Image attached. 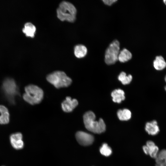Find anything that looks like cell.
<instances>
[{"label":"cell","mask_w":166,"mask_h":166,"mask_svg":"<svg viewBox=\"0 0 166 166\" xmlns=\"http://www.w3.org/2000/svg\"><path fill=\"white\" fill-rule=\"evenodd\" d=\"M83 121L85 128L89 131L96 134L104 132L106 129V125L101 118L95 120L96 116L91 111H89L83 116Z\"/></svg>","instance_id":"1"},{"label":"cell","mask_w":166,"mask_h":166,"mask_svg":"<svg viewBox=\"0 0 166 166\" xmlns=\"http://www.w3.org/2000/svg\"><path fill=\"white\" fill-rule=\"evenodd\" d=\"M77 10L72 3L66 1L62 2L57 10V18L61 21L74 22L76 19Z\"/></svg>","instance_id":"2"},{"label":"cell","mask_w":166,"mask_h":166,"mask_svg":"<svg viewBox=\"0 0 166 166\" xmlns=\"http://www.w3.org/2000/svg\"><path fill=\"white\" fill-rule=\"evenodd\" d=\"M24 90L25 92L22 95L23 99L31 105L40 103L43 98V91L36 85H29L25 87Z\"/></svg>","instance_id":"3"},{"label":"cell","mask_w":166,"mask_h":166,"mask_svg":"<svg viewBox=\"0 0 166 166\" xmlns=\"http://www.w3.org/2000/svg\"><path fill=\"white\" fill-rule=\"evenodd\" d=\"M46 79L56 88L67 87L72 83V80L63 72L56 71L49 74Z\"/></svg>","instance_id":"4"},{"label":"cell","mask_w":166,"mask_h":166,"mask_svg":"<svg viewBox=\"0 0 166 166\" xmlns=\"http://www.w3.org/2000/svg\"><path fill=\"white\" fill-rule=\"evenodd\" d=\"M120 52V43L117 40L113 41L107 49L105 54V61L106 64H114L118 60Z\"/></svg>","instance_id":"5"},{"label":"cell","mask_w":166,"mask_h":166,"mask_svg":"<svg viewBox=\"0 0 166 166\" xmlns=\"http://www.w3.org/2000/svg\"><path fill=\"white\" fill-rule=\"evenodd\" d=\"M75 136L78 142L84 146L91 145L94 140V137L92 135L83 131L77 132Z\"/></svg>","instance_id":"6"},{"label":"cell","mask_w":166,"mask_h":166,"mask_svg":"<svg viewBox=\"0 0 166 166\" xmlns=\"http://www.w3.org/2000/svg\"><path fill=\"white\" fill-rule=\"evenodd\" d=\"M17 86L12 79L7 78L3 82L2 89L5 93L9 96H13L17 92Z\"/></svg>","instance_id":"7"},{"label":"cell","mask_w":166,"mask_h":166,"mask_svg":"<svg viewBox=\"0 0 166 166\" xmlns=\"http://www.w3.org/2000/svg\"><path fill=\"white\" fill-rule=\"evenodd\" d=\"M11 144L12 147L17 150L22 149L24 146L22 134L20 132L13 133L10 137Z\"/></svg>","instance_id":"8"},{"label":"cell","mask_w":166,"mask_h":166,"mask_svg":"<svg viewBox=\"0 0 166 166\" xmlns=\"http://www.w3.org/2000/svg\"><path fill=\"white\" fill-rule=\"evenodd\" d=\"M78 104V102L76 99H72L70 97H67L61 103V107L64 111L70 112L76 107Z\"/></svg>","instance_id":"9"},{"label":"cell","mask_w":166,"mask_h":166,"mask_svg":"<svg viewBox=\"0 0 166 166\" xmlns=\"http://www.w3.org/2000/svg\"><path fill=\"white\" fill-rule=\"evenodd\" d=\"M10 113L7 108L0 104V124H8L10 121Z\"/></svg>","instance_id":"10"},{"label":"cell","mask_w":166,"mask_h":166,"mask_svg":"<svg viewBox=\"0 0 166 166\" xmlns=\"http://www.w3.org/2000/svg\"><path fill=\"white\" fill-rule=\"evenodd\" d=\"M145 130L149 135H157L160 131L157 122L156 120H153L147 122L145 124Z\"/></svg>","instance_id":"11"},{"label":"cell","mask_w":166,"mask_h":166,"mask_svg":"<svg viewBox=\"0 0 166 166\" xmlns=\"http://www.w3.org/2000/svg\"><path fill=\"white\" fill-rule=\"evenodd\" d=\"M36 28L35 26L31 23L28 22L26 23L24 25L22 31L26 36L31 38L34 37L36 32Z\"/></svg>","instance_id":"12"},{"label":"cell","mask_w":166,"mask_h":166,"mask_svg":"<svg viewBox=\"0 0 166 166\" xmlns=\"http://www.w3.org/2000/svg\"><path fill=\"white\" fill-rule=\"evenodd\" d=\"M111 95L113 98V101L115 102L120 103L125 98L124 91L120 89L113 90L112 92Z\"/></svg>","instance_id":"13"},{"label":"cell","mask_w":166,"mask_h":166,"mask_svg":"<svg viewBox=\"0 0 166 166\" xmlns=\"http://www.w3.org/2000/svg\"><path fill=\"white\" fill-rule=\"evenodd\" d=\"M146 145L148 149V155L151 157L155 159L159 151L158 147L151 140L148 141L146 142Z\"/></svg>","instance_id":"14"},{"label":"cell","mask_w":166,"mask_h":166,"mask_svg":"<svg viewBox=\"0 0 166 166\" xmlns=\"http://www.w3.org/2000/svg\"><path fill=\"white\" fill-rule=\"evenodd\" d=\"M87 52L86 47L83 45H77L74 48V55L78 58L84 57L86 55Z\"/></svg>","instance_id":"15"},{"label":"cell","mask_w":166,"mask_h":166,"mask_svg":"<svg viewBox=\"0 0 166 166\" xmlns=\"http://www.w3.org/2000/svg\"><path fill=\"white\" fill-rule=\"evenodd\" d=\"M132 54L131 53L126 49H124L120 51L118 60L121 62H124L131 59Z\"/></svg>","instance_id":"16"},{"label":"cell","mask_w":166,"mask_h":166,"mask_svg":"<svg viewBox=\"0 0 166 166\" xmlns=\"http://www.w3.org/2000/svg\"><path fill=\"white\" fill-rule=\"evenodd\" d=\"M153 65L156 69L161 70L166 67V63L162 56H157L153 61Z\"/></svg>","instance_id":"17"},{"label":"cell","mask_w":166,"mask_h":166,"mask_svg":"<svg viewBox=\"0 0 166 166\" xmlns=\"http://www.w3.org/2000/svg\"><path fill=\"white\" fill-rule=\"evenodd\" d=\"M117 116L121 121H127L130 119L131 113L130 111L127 109H120L117 111Z\"/></svg>","instance_id":"18"},{"label":"cell","mask_w":166,"mask_h":166,"mask_svg":"<svg viewBox=\"0 0 166 166\" xmlns=\"http://www.w3.org/2000/svg\"><path fill=\"white\" fill-rule=\"evenodd\" d=\"M118 79L123 85H125L129 84L131 82L132 79V77L130 74L127 76L125 72H122L119 75Z\"/></svg>","instance_id":"19"},{"label":"cell","mask_w":166,"mask_h":166,"mask_svg":"<svg viewBox=\"0 0 166 166\" xmlns=\"http://www.w3.org/2000/svg\"><path fill=\"white\" fill-rule=\"evenodd\" d=\"M100 153L105 156H110L112 153L111 148L106 143H103L100 148Z\"/></svg>","instance_id":"20"},{"label":"cell","mask_w":166,"mask_h":166,"mask_svg":"<svg viewBox=\"0 0 166 166\" xmlns=\"http://www.w3.org/2000/svg\"><path fill=\"white\" fill-rule=\"evenodd\" d=\"M166 156V150L163 149L158 152L156 157L155 158L156 163H158L162 161H164Z\"/></svg>","instance_id":"21"},{"label":"cell","mask_w":166,"mask_h":166,"mask_svg":"<svg viewBox=\"0 0 166 166\" xmlns=\"http://www.w3.org/2000/svg\"><path fill=\"white\" fill-rule=\"evenodd\" d=\"M104 3L105 5L111 6L113 4L117 1V0H102Z\"/></svg>","instance_id":"22"},{"label":"cell","mask_w":166,"mask_h":166,"mask_svg":"<svg viewBox=\"0 0 166 166\" xmlns=\"http://www.w3.org/2000/svg\"><path fill=\"white\" fill-rule=\"evenodd\" d=\"M143 149L144 153L146 155H148V149L146 145L143 146Z\"/></svg>","instance_id":"23"},{"label":"cell","mask_w":166,"mask_h":166,"mask_svg":"<svg viewBox=\"0 0 166 166\" xmlns=\"http://www.w3.org/2000/svg\"><path fill=\"white\" fill-rule=\"evenodd\" d=\"M156 166H166V163L164 162H161L156 163Z\"/></svg>","instance_id":"24"},{"label":"cell","mask_w":166,"mask_h":166,"mask_svg":"<svg viewBox=\"0 0 166 166\" xmlns=\"http://www.w3.org/2000/svg\"><path fill=\"white\" fill-rule=\"evenodd\" d=\"M164 3L166 5V0H164Z\"/></svg>","instance_id":"25"},{"label":"cell","mask_w":166,"mask_h":166,"mask_svg":"<svg viewBox=\"0 0 166 166\" xmlns=\"http://www.w3.org/2000/svg\"><path fill=\"white\" fill-rule=\"evenodd\" d=\"M164 162H165V163H166V157H165V159H164Z\"/></svg>","instance_id":"26"},{"label":"cell","mask_w":166,"mask_h":166,"mask_svg":"<svg viewBox=\"0 0 166 166\" xmlns=\"http://www.w3.org/2000/svg\"><path fill=\"white\" fill-rule=\"evenodd\" d=\"M165 82H166V75L165 76Z\"/></svg>","instance_id":"27"},{"label":"cell","mask_w":166,"mask_h":166,"mask_svg":"<svg viewBox=\"0 0 166 166\" xmlns=\"http://www.w3.org/2000/svg\"><path fill=\"white\" fill-rule=\"evenodd\" d=\"M164 88H165V90L166 91V85L165 86Z\"/></svg>","instance_id":"28"}]
</instances>
